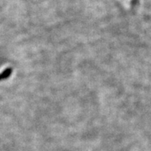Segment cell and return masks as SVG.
Listing matches in <instances>:
<instances>
[{
    "label": "cell",
    "mask_w": 151,
    "mask_h": 151,
    "mask_svg": "<svg viewBox=\"0 0 151 151\" xmlns=\"http://www.w3.org/2000/svg\"><path fill=\"white\" fill-rule=\"evenodd\" d=\"M12 70L11 68H7L4 71L2 72V73L0 74V80H5V79H7L8 77H9L11 73H12Z\"/></svg>",
    "instance_id": "obj_1"
}]
</instances>
